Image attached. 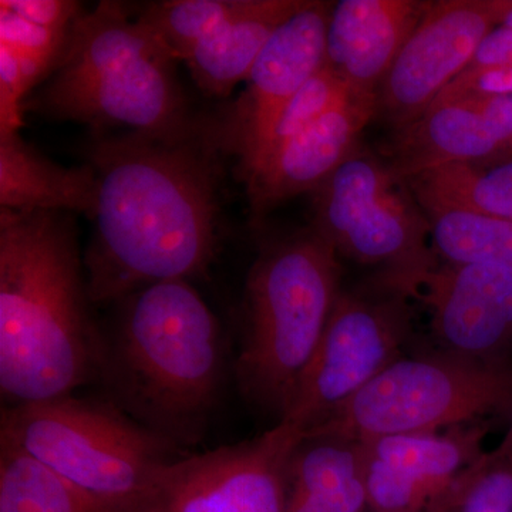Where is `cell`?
<instances>
[{
	"label": "cell",
	"mask_w": 512,
	"mask_h": 512,
	"mask_svg": "<svg viewBox=\"0 0 512 512\" xmlns=\"http://www.w3.org/2000/svg\"><path fill=\"white\" fill-rule=\"evenodd\" d=\"M217 137L130 133L94 144V232L84 256L96 305L200 275L217 248Z\"/></svg>",
	"instance_id": "obj_1"
},
{
	"label": "cell",
	"mask_w": 512,
	"mask_h": 512,
	"mask_svg": "<svg viewBox=\"0 0 512 512\" xmlns=\"http://www.w3.org/2000/svg\"><path fill=\"white\" fill-rule=\"evenodd\" d=\"M76 232L63 212H0V392L5 406L73 394L96 377Z\"/></svg>",
	"instance_id": "obj_2"
},
{
	"label": "cell",
	"mask_w": 512,
	"mask_h": 512,
	"mask_svg": "<svg viewBox=\"0 0 512 512\" xmlns=\"http://www.w3.org/2000/svg\"><path fill=\"white\" fill-rule=\"evenodd\" d=\"M100 330L94 380L104 399L174 446H197L217 407L225 372L220 323L185 281L131 293Z\"/></svg>",
	"instance_id": "obj_3"
},
{
	"label": "cell",
	"mask_w": 512,
	"mask_h": 512,
	"mask_svg": "<svg viewBox=\"0 0 512 512\" xmlns=\"http://www.w3.org/2000/svg\"><path fill=\"white\" fill-rule=\"evenodd\" d=\"M175 60L123 3L80 13L49 82L28 109L96 133L127 127L175 136L195 130Z\"/></svg>",
	"instance_id": "obj_4"
},
{
	"label": "cell",
	"mask_w": 512,
	"mask_h": 512,
	"mask_svg": "<svg viewBox=\"0 0 512 512\" xmlns=\"http://www.w3.org/2000/svg\"><path fill=\"white\" fill-rule=\"evenodd\" d=\"M338 255L312 229L269 245L249 269L235 375L245 399L279 421L338 299Z\"/></svg>",
	"instance_id": "obj_5"
},
{
	"label": "cell",
	"mask_w": 512,
	"mask_h": 512,
	"mask_svg": "<svg viewBox=\"0 0 512 512\" xmlns=\"http://www.w3.org/2000/svg\"><path fill=\"white\" fill-rule=\"evenodd\" d=\"M0 441L121 512H153L165 468L187 454L106 399L3 406Z\"/></svg>",
	"instance_id": "obj_6"
},
{
	"label": "cell",
	"mask_w": 512,
	"mask_h": 512,
	"mask_svg": "<svg viewBox=\"0 0 512 512\" xmlns=\"http://www.w3.org/2000/svg\"><path fill=\"white\" fill-rule=\"evenodd\" d=\"M511 406L512 366L443 350L400 357L303 436L363 443L446 430Z\"/></svg>",
	"instance_id": "obj_7"
},
{
	"label": "cell",
	"mask_w": 512,
	"mask_h": 512,
	"mask_svg": "<svg viewBox=\"0 0 512 512\" xmlns=\"http://www.w3.org/2000/svg\"><path fill=\"white\" fill-rule=\"evenodd\" d=\"M313 231L338 254L383 266L382 276L410 296L437 264L430 225L409 185L386 161L359 148L312 192Z\"/></svg>",
	"instance_id": "obj_8"
},
{
	"label": "cell",
	"mask_w": 512,
	"mask_h": 512,
	"mask_svg": "<svg viewBox=\"0 0 512 512\" xmlns=\"http://www.w3.org/2000/svg\"><path fill=\"white\" fill-rule=\"evenodd\" d=\"M409 298L383 276L373 288L340 291L281 421L305 434L400 359L412 329Z\"/></svg>",
	"instance_id": "obj_9"
},
{
	"label": "cell",
	"mask_w": 512,
	"mask_h": 512,
	"mask_svg": "<svg viewBox=\"0 0 512 512\" xmlns=\"http://www.w3.org/2000/svg\"><path fill=\"white\" fill-rule=\"evenodd\" d=\"M303 433L279 421L255 439L165 468L153 512H288V468Z\"/></svg>",
	"instance_id": "obj_10"
},
{
	"label": "cell",
	"mask_w": 512,
	"mask_h": 512,
	"mask_svg": "<svg viewBox=\"0 0 512 512\" xmlns=\"http://www.w3.org/2000/svg\"><path fill=\"white\" fill-rule=\"evenodd\" d=\"M508 2H430L377 90V117L394 131L420 119L470 66L488 33L503 23Z\"/></svg>",
	"instance_id": "obj_11"
},
{
	"label": "cell",
	"mask_w": 512,
	"mask_h": 512,
	"mask_svg": "<svg viewBox=\"0 0 512 512\" xmlns=\"http://www.w3.org/2000/svg\"><path fill=\"white\" fill-rule=\"evenodd\" d=\"M481 421L363 441L369 512H433L485 453Z\"/></svg>",
	"instance_id": "obj_12"
},
{
	"label": "cell",
	"mask_w": 512,
	"mask_h": 512,
	"mask_svg": "<svg viewBox=\"0 0 512 512\" xmlns=\"http://www.w3.org/2000/svg\"><path fill=\"white\" fill-rule=\"evenodd\" d=\"M412 296L429 306L431 329L444 352L497 360L512 345V269L436 264Z\"/></svg>",
	"instance_id": "obj_13"
},
{
	"label": "cell",
	"mask_w": 512,
	"mask_h": 512,
	"mask_svg": "<svg viewBox=\"0 0 512 512\" xmlns=\"http://www.w3.org/2000/svg\"><path fill=\"white\" fill-rule=\"evenodd\" d=\"M333 3L309 0L276 30L249 73L248 87L217 137L238 157L254 146L279 110L325 66Z\"/></svg>",
	"instance_id": "obj_14"
},
{
	"label": "cell",
	"mask_w": 512,
	"mask_h": 512,
	"mask_svg": "<svg viewBox=\"0 0 512 512\" xmlns=\"http://www.w3.org/2000/svg\"><path fill=\"white\" fill-rule=\"evenodd\" d=\"M377 117V94L352 92L311 127L244 175L256 217L320 187L359 150V138Z\"/></svg>",
	"instance_id": "obj_15"
},
{
	"label": "cell",
	"mask_w": 512,
	"mask_h": 512,
	"mask_svg": "<svg viewBox=\"0 0 512 512\" xmlns=\"http://www.w3.org/2000/svg\"><path fill=\"white\" fill-rule=\"evenodd\" d=\"M429 5L419 0L333 3L325 66L355 92L377 94Z\"/></svg>",
	"instance_id": "obj_16"
},
{
	"label": "cell",
	"mask_w": 512,
	"mask_h": 512,
	"mask_svg": "<svg viewBox=\"0 0 512 512\" xmlns=\"http://www.w3.org/2000/svg\"><path fill=\"white\" fill-rule=\"evenodd\" d=\"M510 154L487 119L464 100L431 104L396 131L387 164L402 180L453 164L484 163Z\"/></svg>",
	"instance_id": "obj_17"
},
{
	"label": "cell",
	"mask_w": 512,
	"mask_h": 512,
	"mask_svg": "<svg viewBox=\"0 0 512 512\" xmlns=\"http://www.w3.org/2000/svg\"><path fill=\"white\" fill-rule=\"evenodd\" d=\"M306 0H238L224 22L185 60L194 82L212 97H227L247 82L252 67L276 30Z\"/></svg>",
	"instance_id": "obj_18"
},
{
	"label": "cell",
	"mask_w": 512,
	"mask_h": 512,
	"mask_svg": "<svg viewBox=\"0 0 512 512\" xmlns=\"http://www.w3.org/2000/svg\"><path fill=\"white\" fill-rule=\"evenodd\" d=\"M0 204L12 211L80 212L94 217L92 164L62 167L37 153L16 130H0Z\"/></svg>",
	"instance_id": "obj_19"
},
{
	"label": "cell",
	"mask_w": 512,
	"mask_h": 512,
	"mask_svg": "<svg viewBox=\"0 0 512 512\" xmlns=\"http://www.w3.org/2000/svg\"><path fill=\"white\" fill-rule=\"evenodd\" d=\"M362 443L305 437L288 468V512H367Z\"/></svg>",
	"instance_id": "obj_20"
},
{
	"label": "cell",
	"mask_w": 512,
	"mask_h": 512,
	"mask_svg": "<svg viewBox=\"0 0 512 512\" xmlns=\"http://www.w3.org/2000/svg\"><path fill=\"white\" fill-rule=\"evenodd\" d=\"M404 181L421 208H466L512 222V160L446 165Z\"/></svg>",
	"instance_id": "obj_21"
},
{
	"label": "cell",
	"mask_w": 512,
	"mask_h": 512,
	"mask_svg": "<svg viewBox=\"0 0 512 512\" xmlns=\"http://www.w3.org/2000/svg\"><path fill=\"white\" fill-rule=\"evenodd\" d=\"M0 512H121L0 441Z\"/></svg>",
	"instance_id": "obj_22"
},
{
	"label": "cell",
	"mask_w": 512,
	"mask_h": 512,
	"mask_svg": "<svg viewBox=\"0 0 512 512\" xmlns=\"http://www.w3.org/2000/svg\"><path fill=\"white\" fill-rule=\"evenodd\" d=\"M433 251L451 265H490L512 269V222L466 210L424 207Z\"/></svg>",
	"instance_id": "obj_23"
},
{
	"label": "cell",
	"mask_w": 512,
	"mask_h": 512,
	"mask_svg": "<svg viewBox=\"0 0 512 512\" xmlns=\"http://www.w3.org/2000/svg\"><path fill=\"white\" fill-rule=\"evenodd\" d=\"M355 90L346 86L329 67L323 66L305 86L279 110L265 133L241 160L242 177L271 157L275 151L311 127L323 114Z\"/></svg>",
	"instance_id": "obj_24"
},
{
	"label": "cell",
	"mask_w": 512,
	"mask_h": 512,
	"mask_svg": "<svg viewBox=\"0 0 512 512\" xmlns=\"http://www.w3.org/2000/svg\"><path fill=\"white\" fill-rule=\"evenodd\" d=\"M238 0H170L151 3L137 16L175 62H185L195 47L231 15Z\"/></svg>",
	"instance_id": "obj_25"
},
{
	"label": "cell",
	"mask_w": 512,
	"mask_h": 512,
	"mask_svg": "<svg viewBox=\"0 0 512 512\" xmlns=\"http://www.w3.org/2000/svg\"><path fill=\"white\" fill-rule=\"evenodd\" d=\"M433 512H512V443L485 451L444 495Z\"/></svg>",
	"instance_id": "obj_26"
},
{
	"label": "cell",
	"mask_w": 512,
	"mask_h": 512,
	"mask_svg": "<svg viewBox=\"0 0 512 512\" xmlns=\"http://www.w3.org/2000/svg\"><path fill=\"white\" fill-rule=\"evenodd\" d=\"M67 36L69 32L33 25L0 5V43H6L19 52L40 57L56 67L66 46Z\"/></svg>",
	"instance_id": "obj_27"
},
{
	"label": "cell",
	"mask_w": 512,
	"mask_h": 512,
	"mask_svg": "<svg viewBox=\"0 0 512 512\" xmlns=\"http://www.w3.org/2000/svg\"><path fill=\"white\" fill-rule=\"evenodd\" d=\"M0 5L33 25L62 32H69L83 12L80 3L72 0H2Z\"/></svg>",
	"instance_id": "obj_28"
},
{
	"label": "cell",
	"mask_w": 512,
	"mask_h": 512,
	"mask_svg": "<svg viewBox=\"0 0 512 512\" xmlns=\"http://www.w3.org/2000/svg\"><path fill=\"white\" fill-rule=\"evenodd\" d=\"M508 94L512 96V66L467 69L454 80L437 101H450L466 94ZM433 103V104H434Z\"/></svg>",
	"instance_id": "obj_29"
},
{
	"label": "cell",
	"mask_w": 512,
	"mask_h": 512,
	"mask_svg": "<svg viewBox=\"0 0 512 512\" xmlns=\"http://www.w3.org/2000/svg\"><path fill=\"white\" fill-rule=\"evenodd\" d=\"M454 100H464L487 119L495 133L512 153V96L508 94H466ZM450 100V101H454ZM443 103V101H437Z\"/></svg>",
	"instance_id": "obj_30"
},
{
	"label": "cell",
	"mask_w": 512,
	"mask_h": 512,
	"mask_svg": "<svg viewBox=\"0 0 512 512\" xmlns=\"http://www.w3.org/2000/svg\"><path fill=\"white\" fill-rule=\"evenodd\" d=\"M505 66H512V29L500 25L491 30L481 42L467 69H494Z\"/></svg>",
	"instance_id": "obj_31"
},
{
	"label": "cell",
	"mask_w": 512,
	"mask_h": 512,
	"mask_svg": "<svg viewBox=\"0 0 512 512\" xmlns=\"http://www.w3.org/2000/svg\"><path fill=\"white\" fill-rule=\"evenodd\" d=\"M501 25L507 26V28L512 29V0L508 2V9L505 12L503 23Z\"/></svg>",
	"instance_id": "obj_32"
},
{
	"label": "cell",
	"mask_w": 512,
	"mask_h": 512,
	"mask_svg": "<svg viewBox=\"0 0 512 512\" xmlns=\"http://www.w3.org/2000/svg\"><path fill=\"white\" fill-rule=\"evenodd\" d=\"M508 436H510L511 443H512V406H511V426L510 429L507 431Z\"/></svg>",
	"instance_id": "obj_33"
}]
</instances>
